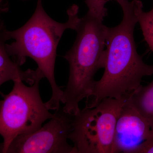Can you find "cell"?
Listing matches in <instances>:
<instances>
[{"label": "cell", "mask_w": 153, "mask_h": 153, "mask_svg": "<svg viewBox=\"0 0 153 153\" xmlns=\"http://www.w3.org/2000/svg\"><path fill=\"white\" fill-rule=\"evenodd\" d=\"M115 1L123 18L116 27H107L104 73L86 98V108L95 107L107 97L129 95L141 85L144 76L153 74V65L145 63L137 52L134 33L138 21L132 1Z\"/></svg>", "instance_id": "6da1fadb"}, {"label": "cell", "mask_w": 153, "mask_h": 153, "mask_svg": "<svg viewBox=\"0 0 153 153\" xmlns=\"http://www.w3.org/2000/svg\"><path fill=\"white\" fill-rule=\"evenodd\" d=\"M78 7L73 5L67 11L68 19L65 23L56 22L49 16L38 0L36 10L28 22L19 29L9 31L5 28L1 35L5 41L6 49L12 59L21 66L27 57L33 59L38 65L37 69L49 81L52 90L51 98L46 103L50 110L60 108L63 91L55 80V68L57 47L65 30H75L80 18Z\"/></svg>", "instance_id": "7a4b0ae2"}, {"label": "cell", "mask_w": 153, "mask_h": 153, "mask_svg": "<svg viewBox=\"0 0 153 153\" xmlns=\"http://www.w3.org/2000/svg\"><path fill=\"white\" fill-rule=\"evenodd\" d=\"M107 27L102 20L88 13L80 18L75 42L63 56L69 65L68 83L60 100L66 113L74 115L79 112V102L93 89L96 73L104 68Z\"/></svg>", "instance_id": "3957f363"}, {"label": "cell", "mask_w": 153, "mask_h": 153, "mask_svg": "<svg viewBox=\"0 0 153 153\" xmlns=\"http://www.w3.org/2000/svg\"><path fill=\"white\" fill-rule=\"evenodd\" d=\"M42 79H36L28 86L21 79L13 81L14 85L7 94L1 93L0 100V135L3 142L0 143V153H6L12 142L20 135L30 133L40 128L55 113L49 112V107L43 102L39 91Z\"/></svg>", "instance_id": "277c9868"}, {"label": "cell", "mask_w": 153, "mask_h": 153, "mask_svg": "<svg viewBox=\"0 0 153 153\" xmlns=\"http://www.w3.org/2000/svg\"><path fill=\"white\" fill-rule=\"evenodd\" d=\"M128 97L103 99L95 107H84L73 115L68 139L77 153H112L117 121Z\"/></svg>", "instance_id": "5b68a950"}, {"label": "cell", "mask_w": 153, "mask_h": 153, "mask_svg": "<svg viewBox=\"0 0 153 153\" xmlns=\"http://www.w3.org/2000/svg\"><path fill=\"white\" fill-rule=\"evenodd\" d=\"M55 113L37 130L17 137L6 153H77L74 146L68 143L73 115L60 108Z\"/></svg>", "instance_id": "8992f818"}, {"label": "cell", "mask_w": 153, "mask_h": 153, "mask_svg": "<svg viewBox=\"0 0 153 153\" xmlns=\"http://www.w3.org/2000/svg\"><path fill=\"white\" fill-rule=\"evenodd\" d=\"M151 134L148 121L125 103L117 121L112 153H133Z\"/></svg>", "instance_id": "52a82bcc"}, {"label": "cell", "mask_w": 153, "mask_h": 153, "mask_svg": "<svg viewBox=\"0 0 153 153\" xmlns=\"http://www.w3.org/2000/svg\"><path fill=\"white\" fill-rule=\"evenodd\" d=\"M6 42L0 35V86L7 81L17 79H21L32 85L36 79L44 78L37 69L22 70L7 52Z\"/></svg>", "instance_id": "ba28073f"}, {"label": "cell", "mask_w": 153, "mask_h": 153, "mask_svg": "<svg viewBox=\"0 0 153 153\" xmlns=\"http://www.w3.org/2000/svg\"><path fill=\"white\" fill-rule=\"evenodd\" d=\"M126 103L144 117L153 131V80L148 85H140L133 91Z\"/></svg>", "instance_id": "9c48e42d"}, {"label": "cell", "mask_w": 153, "mask_h": 153, "mask_svg": "<svg viewBox=\"0 0 153 153\" xmlns=\"http://www.w3.org/2000/svg\"><path fill=\"white\" fill-rule=\"evenodd\" d=\"M138 23L150 49L153 52V7L149 12L143 10V4L140 0H133Z\"/></svg>", "instance_id": "30bf717a"}, {"label": "cell", "mask_w": 153, "mask_h": 153, "mask_svg": "<svg viewBox=\"0 0 153 153\" xmlns=\"http://www.w3.org/2000/svg\"><path fill=\"white\" fill-rule=\"evenodd\" d=\"M111 1L112 0H85V4L88 9V13L103 21V19L107 15L105 4Z\"/></svg>", "instance_id": "8fae6325"}, {"label": "cell", "mask_w": 153, "mask_h": 153, "mask_svg": "<svg viewBox=\"0 0 153 153\" xmlns=\"http://www.w3.org/2000/svg\"><path fill=\"white\" fill-rule=\"evenodd\" d=\"M133 153H153V131L152 130L149 137L140 145Z\"/></svg>", "instance_id": "7c38bea8"}, {"label": "cell", "mask_w": 153, "mask_h": 153, "mask_svg": "<svg viewBox=\"0 0 153 153\" xmlns=\"http://www.w3.org/2000/svg\"><path fill=\"white\" fill-rule=\"evenodd\" d=\"M9 10L8 2L7 0H0V33L6 28L2 16Z\"/></svg>", "instance_id": "4fadbf2b"}]
</instances>
